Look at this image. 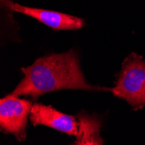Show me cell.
Listing matches in <instances>:
<instances>
[{"label": "cell", "mask_w": 145, "mask_h": 145, "mask_svg": "<svg viewBox=\"0 0 145 145\" xmlns=\"http://www.w3.org/2000/svg\"><path fill=\"white\" fill-rule=\"evenodd\" d=\"M24 78L11 93L36 99L48 92L60 89L110 90L89 84L81 69L76 52L51 54L37 58L31 65L21 68Z\"/></svg>", "instance_id": "cell-1"}, {"label": "cell", "mask_w": 145, "mask_h": 145, "mask_svg": "<svg viewBox=\"0 0 145 145\" xmlns=\"http://www.w3.org/2000/svg\"><path fill=\"white\" fill-rule=\"evenodd\" d=\"M110 91L134 110L142 109L145 105V58L135 52L130 53L123 60L116 85Z\"/></svg>", "instance_id": "cell-2"}, {"label": "cell", "mask_w": 145, "mask_h": 145, "mask_svg": "<svg viewBox=\"0 0 145 145\" xmlns=\"http://www.w3.org/2000/svg\"><path fill=\"white\" fill-rule=\"evenodd\" d=\"M33 103L18 96L9 94L0 100V129L5 134H11L19 142L27 137L28 118Z\"/></svg>", "instance_id": "cell-3"}, {"label": "cell", "mask_w": 145, "mask_h": 145, "mask_svg": "<svg viewBox=\"0 0 145 145\" xmlns=\"http://www.w3.org/2000/svg\"><path fill=\"white\" fill-rule=\"evenodd\" d=\"M5 4L10 10L33 18L40 23L49 26L54 31L78 30L85 26V21L83 18L69 15L66 13L27 7L17 3H13L11 1H8V0H5Z\"/></svg>", "instance_id": "cell-4"}, {"label": "cell", "mask_w": 145, "mask_h": 145, "mask_svg": "<svg viewBox=\"0 0 145 145\" xmlns=\"http://www.w3.org/2000/svg\"><path fill=\"white\" fill-rule=\"evenodd\" d=\"M30 121L34 126H47L71 137H76L78 134L76 117L60 112L50 105L33 103Z\"/></svg>", "instance_id": "cell-5"}, {"label": "cell", "mask_w": 145, "mask_h": 145, "mask_svg": "<svg viewBox=\"0 0 145 145\" xmlns=\"http://www.w3.org/2000/svg\"><path fill=\"white\" fill-rule=\"evenodd\" d=\"M78 121V134L74 144L76 145H101L103 143L100 137L102 123L95 116L80 112L76 116Z\"/></svg>", "instance_id": "cell-6"}]
</instances>
